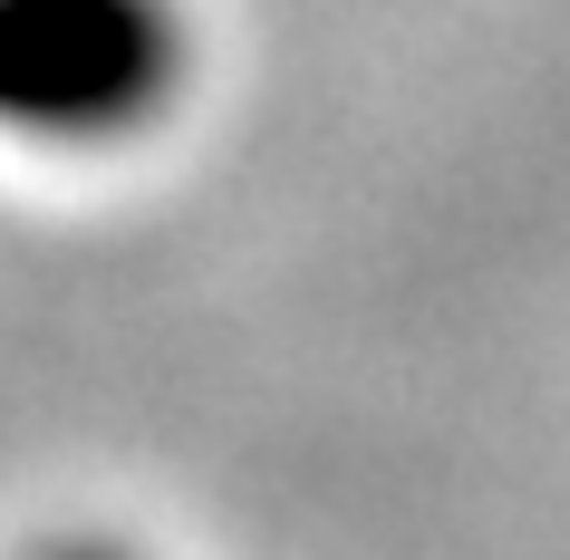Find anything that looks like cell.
Returning <instances> with one entry per match:
<instances>
[{
    "label": "cell",
    "instance_id": "7a4b0ae2",
    "mask_svg": "<svg viewBox=\"0 0 570 560\" xmlns=\"http://www.w3.org/2000/svg\"><path fill=\"white\" fill-rule=\"evenodd\" d=\"M39 560H136V551H117V541H59V551H39Z\"/></svg>",
    "mask_w": 570,
    "mask_h": 560
},
{
    "label": "cell",
    "instance_id": "6da1fadb",
    "mask_svg": "<svg viewBox=\"0 0 570 560\" xmlns=\"http://www.w3.org/2000/svg\"><path fill=\"white\" fill-rule=\"evenodd\" d=\"M194 30L175 0H0V126L10 136H126L184 88Z\"/></svg>",
    "mask_w": 570,
    "mask_h": 560
}]
</instances>
